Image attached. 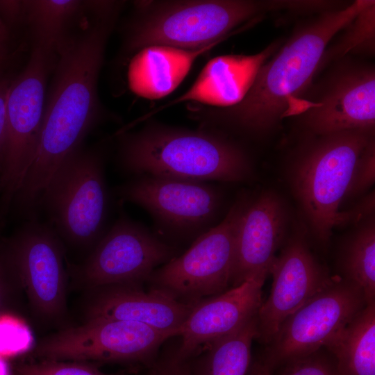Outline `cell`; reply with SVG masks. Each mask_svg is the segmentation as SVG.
I'll use <instances>...</instances> for the list:
<instances>
[{
    "instance_id": "9",
    "label": "cell",
    "mask_w": 375,
    "mask_h": 375,
    "mask_svg": "<svg viewBox=\"0 0 375 375\" xmlns=\"http://www.w3.org/2000/svg\"><path fill=\"white\" fill-rule=\"evenodd\" d=\"M171 338L167 333L141 323L91 319L43 339L35 347L34 354L48 360L139 364L147 367Z\"/></svg>"
},
{
    "instance_id": "17",
    "label": "cell",
    "mask_w": 375,
    "mask_h": 375,
    "mask_svg": "<svg viewBox=\"0 0 375 375\" xmlns=\"http://www.w3.org/2000/svg\"><path fill=\"white\" fill-rule=\"evenodd\" d=\"M265 281L251 278L197 303L180 327L177 349L192 357L203 346L235 331L257 315Z\"/></svg>"
},
{
    "instance_id": "13",
    "label": "cell",
    "mask_w": 375,
    "mask_h": 375,
    "mask_svg": "<svg viewBox=\"0 0 375 375\" xmlns=\"http://www.w3.org/2000/svg\"><path fill=\"white\" fill-rule=\"evenodd\" d=\"M17 280L36 312L45 319L62 316L66 307V271L62 240L46 222L25 220L5 237Z\"/></svg>"
},
{
    "instance_id": "7",
    "label": "cell",
    "mask_w": 375,
    "mask_h": 375,
    "mask_svg": "<svg viewBox=\"0 0 375 375\" xmlns=\"http://www.w3.org/2000/svg\"><path fill=\"white\" fill-rule=\"evenodd\" d=\"M249 199L238 198L218 224L197 237L184 253L155 269L147 281L190 305L227 290L232 283L238 227Z\"/></svg>"
},
{
    "instance_id": "8",
    "label": "cell",
    "mask_w": 375,
    "mask_h": 375,
    "mask_svg": "<svg viewBox=\"0 0 375 375\" xmlns=\"http://www.w3.org/2000/svg\"><path fill=\"white\" fill-rule=\"evenodd\" d=\"M52 58L34 45L21 74L11 82L6 101L7 142L0 181V226L32 165L40 143L47 74Z\"/></svg>"
},
{
    "instance_id": "19",
    "label": "cell",
    "mask_w": 375,
    "mask_h": 375,
    "mask_svg": "<svg viewBox=\"0 0 375 375\" xmlns=\"http://www.w3.org/2000/svg\"><path fill=\"white\" fill-rule=\"evenodd\" d=\"M217 44L194 50L165 45H151L138 50L128 65L129 88L147 99L167 96L182 83L197 58Z\"/></svg>"
},
{
    "instance_id": "23",
    "label": "cell",
    "mask_w": 375,
    "mask_h": 375,
    "mask_svg": "<svg viewBox=\"0 0 375 375\" xmlns=\"http://www.w3.org/2000/svg\"><path fill=\"white\" fill-rule=\"evenodd\" d=\"M24 19L31 27L34 45L53 58L69 38V26L87 9L88 1H23Z\"/></svg>"
},
{
    "instance_id": "2",
    "label": "cell",
    "mask_w": 375,
    "mask_h": 375,
    "mask_svg": "<svg viewBox=\"0 0 375 375\" xmlns=\"http://www.w3.org/2000/svg\"><path fill=\"white\" fill-rule=\"evenodd\" d=\"M374 3L356 0L323 12L295 31L272 59L255 70L239 102L221 108L192 105L189 108L192 118L206 129L223 126L253 136L270 132L310 85L333 37Z\"/></svg>"
},
{
    "instance_id": "27",
    "label": "cell",
    "mask_w": 375,
    "mask_h": 375,
    "mask_svg": "<svg viewBox=\"0 0 375 375\" xmlns=\"http://www.w3.org/2000/svg\"><path fill=\"white\" fill-rule=\"evenodd\" d=\"M17 375H106L97 368L83 362H64L42 359L21 363L16 367Z\"/></svg>"
},
{
    "instance_id": "28",
    "label": "cell",
    "mask_w": 375,
    "mask_h": 375,
    "mask_svg": "<svg viewBox=\"0 0 375 375\" xmlns=\"http://www.w3.org/2000/svg\"><path fill=\"white\" fill-rule=\"evenodd\" d=\"M322 349L287 362L281 375H339L333 356Z\"/></svg>"
},
{
    "instance_id": "4",
    "label": "cell",
    "mask_w": 375,
    "mask_h": 375,
    "mask_svg": "<svg viewBox=\"0 0 375 375\" xmlns=\"http://www.w3.org/2000/svg\"><path fill=\"white\" fill-rule=\"evenodd\" d=\"M312 137L293 156L288 176L312 235L326 245L333 228L345 225L340 207L374 132L355 130Z\"/></svg>"
},
{
    "instance_id": "29",
    "label": "cell",
    "mask_w": 375,
    "mask_h": 375,
    "mask_svg": "<svg viewBox=\"0 0 375 375\" xmlns=\"http://www.w3.org/2000/svg\"><path fill=\"white\" fill-rule=\"evenodd\" d=\"M190 358L182 356L177 345L164 349L143 375H191Z\"/></svg>"
},
{
    "instance_id": "10",
    "label": "cell",
    "mask_w": 375,
    "mask_h": 375,
    "mask_svg": "<svg viewBox=\"0 0 375 375\" xmlns=\"http://www.w3.org/2000/svg\"><path fill=\"white\" fill-rule=\"evenodd\" d=\"M367 305L362 291L340 276L290 315L261 357L272 369L324 348Z\"/></svg>"
},
{
    "instance_id": "26",
    "label": "cell",
    "mask_w": 375,
    "mask_h": 375,
    "mask_svg": "<svg viewBox=\"0 0 375 375\" xmlns=\"http://www.w3.org/2000/svg\"><path fill=\"white\" fill-rule=\"evenodd\" d=\"M33 344V334L24 322L10 315L0 316V357L23 353Z\"/></svg>"
},
{
    "instance_id": "31",
    "label": "cell",
    "mask_w": 375,
    "mask_h": 375,
    "mask_svg": "<svg viewBox=\"0 0 375 375\" xmlns=\"http://www.w3.org/2000/svg\"><path fill=\"white\" fill-rule=\"evenodd\" d=\"M11 82L0 75V181L1 178L7 142L6 101Z\"/></svg>"
},
{
    "instance_id": "5",
    "label": "cell",
    "mask_w": 375,
    "mask_h": 375,
    "mask_svg": "<svg viewBox=\"0 0 375 375\" xmlns=\"http://www.w3.org/2000/svg\"><path fill=\"white\" fill-rule=\"evenodd\" d=\"M140 17L131 26L126 47L151 45L194 50L221 42L240 24L265 10L273 1L248 0L140 1Z\"/></svg>"
},
{
    "instance_id": "30",
    "label": "cell",
    "mask_w": 375,
    "mask_h": 375,
    "mask_svg": "<svg viewBox=\"0 0 375 375\" xmlns=\"http://www.w3.org/2000/svg\"><path fill=\"white\" fill-rule=\"evenodd\" d=\"M374 179L375 142L373 139L362 152L358 162L345 199L357 196L365 192L374 183Z\"/></svg>"
},
{
    "instance_id": "16",
    "label": "cell",
    "mask_w": 375,
    "mask_h": 375,
    "mask_svg": "<svg viewBox=\"0 0 375 375\" xmlns=\"http://www.w3.org/2000/svg\"><path fill=\"white\" fill-rule=\"evenodd\" d=\"M287 223L285 204L276 194L262 192L249 199L238 227L231 288L251 278L265 281Z\"/></svg>"
},
{
    "instance_id": "24",
    "label": "cell",
    "mask_w": 375,
    "mask_h": 375,
    "mask_svg": "<svg viewBox=\"0 0 375 375\" xmlns=\"http://www.w3.org/2000/svg\"><path fill=\"white\" fill-rule=\"evenodd\" d=\"M338 266L342 278L357 285L367 304L375 303V224L371 215L357 224L341 247Z\"/></svg>"
},
{
    "instance_id": "6",
    "label": "cell",
    "mask_w": 375,
    "mask_h": 375,
    "mask_svg": "<svg viewBox=\"0 0 375 375\" xmlns=\"http://www.w3.org/2000/svg\"><path fill=\"white\" fill-rule=\"evenodd\" d=\"M105 159L99 149L81 147L56 171L39 202L46 222L62 242L77 248L91 251L106 233Z\"/></svg>"
},
{
    "instance_id": "18",
    "label": "cell",
    "mask_w": 375,
    "mask_h": 375,
    "mask_svg": "<svg viewBox=\"0 0 375 375\" xmlns=\"http://www.w3.org/2000/svg\"><path fill=\"white\" fill-rule=\"evenodd\" d=\"M142 284L124 283L98 288L87 308L88 319L133 322L176 334L195 305L183 303L167 292Z\"/></svg>"
},
{
    "instance_id": "32",
    "label": "cell",
    "mask_w": 375,
    "mask_h": 375,
    "mask_svg": "<svg viewBox=\"0 0 375 375\" xmlns=\"http://www.w3.org/2000/svg\"><path fill=\"white\" fill-rule=\"evenodd\" d=\"M0 15L9 28L10 26L24 19L23 1L0 0Z\"/></svg>"
},
{
    "instance_id": "36",
    "label": "cell",
    "mask_w": 375,
    "mask_h": 375,
    "mask_svg": "<svg viewBox=\"0 0 375 375\" xmlns=\"http://www.w3.org/2000/svg\"><path fill=\"white\" fill-rule=\"evenodd\" d=\"M3 64V62H0V71L1 69V67H2Z\"/></svg>"
},
{
    "instance_id": "21",
    "label": "cell",
    "mask_w": 375,
    "mask_h": 375,
    "mask_svg": "<svg viewBox=\"0 0 375 375\" xmlns=\"http://www.w3.org/2000/svg\"><path fill=\"white\" fill-rule=\"evenodd\" d=\"M324 348L339 375H375V303L367 304Z\"/></svg>"
},
{
    "instance_id": "3",
    "label": "cell",
    "mask_w": 375,
    "mask_h": 375,
    "mask_svg": "<svg viewBox=\"0 0 375 375\" xmlns=\"http://www.w3.org/2000/svg\"><path fill=\"white\" fill-rule=\"evenodd\" d=\"M118 162L135 176L200 182H244L253 170L243 148L212 130L154 124L120 135Z\"/></svg>"
},
{
    "instance_id": "22",
    "label": "cell",
    "mask_w": 375,
    "mask_h": 375,
    "mask_svg": "<svg viewBox=\"0 0 375 375\" xmlns=\"http://www.w3.org/2000/svg\"><path fill=\"white\" fill-rule=\"evenodd\" d=\"M257 315L231 333L203 346L190 358L191 375H247Z\"/></svg>"
},
{
    "instance_id": "20",
    "label": "cell",
    "mask_w": 375,
    "mask_h": 375,
    "mask_svg": "<svg viewBox=\"0 0 375 375\" xmlns=\"http://www.w3.org/2000/svg\"><path fill=\"white\" fill-rule=\"evenodd\" d=\"M255 70L247 58H215L203 67L185 92L151 111L144 118L185 102L221 108L233 106L239 102L246 93Z\"/></svg>"
},
{
    "instance_id": "11",
    "label": "cell",
    "mask_w": 375,
    "mask_h": 375,
    "mask_svg": "<svg viewBox=\"0 0 375 375\" xmlns=\"http://www.w3.org/2000/svg\"><path fill=\"white\" fill-rule=\"evenodd\" d=\"M176 248L140 223L121 214L85 260L74 267L90 287L142 284L158 267L176 256Z\"/></svg>"
},
{
    "instance_id": "12",
    "label": "cell",
    "mask_w": 375,
    "mask_h": 375,
    "mask_svg": "<svg viewBox=\"0 0 375 375\" xmlns=\"http://www.w3.org/2000/svg\"><path fill=\"white\" fill-rule=\"evenodd\" d=\"M116 194L147 210L164 234L180 238H197L212 228L222 203L220 192L206 182L151 176H134Z\"/></svg>"
},
{
    "instance_id": "1",
    "label": "cell",
    "mask_w": 375,
    "mask_h": 375,
    "mask_svg": "<svg viewBox=\"0 0 375 375\" xmlns=\"http://www.w3.org/2000/svg\"><path fill=\"white\" fill-rule=\"evenodd\" d=\"M119 8L116 2L90 1L81 32L69 36L57 55L38 151L14 199L24 212L38 209L52 176L96 125L99 76Z\"/></svg>"
},
{
    "instance_id": "34",
    "label": "cell",
    "mask_w": 375,
    "mask_h": 375,
    "mask_svg": "<svg viewBox=\"0 0 375 375\" xmlns=\"http://www.w3.org/2000/svg\"><path fill=\"white\" fill-rule=\"evenodd\" d=\"M271 372L272 369L260 358L251 360L247 375H272Z\"/></svg>"
},
{
    "instance_id": "33",
    "label": "cell",
    "mask_w": 375,
    "mask_h": 375,
    "mask_svg": "<svg viewBox=\"0 0 375 375\" xmlns=\"http://www.w3.org/2000/svg\"><path fill=\"white\" fill-rule=\"evenodd\" d=\"M9 40V28L0 15V62L3 63L8 58Z\"/></svg>"
},
{
    "instance_id": "14",
    "label": "cell",
    "mask_w": 375,
    "mask_h": 375,
    "mask_svg": "<svg viewBox=\"0 0 375 375\" xmlns=\"http://www.w3.org/2000/svg\"><path fill=\"white\" fill-rule=\"evenodd\" d=\"M269 274L273 278L270 293L257 312L256 339L265 345L290 315L333 278L311 252L301 231L290 237L276 256Z\"/></svg>"
},
{
    "instance_id": "25",
    "label": "cell",
    "mask_w": 375,
    "mask_h": 375,
    "mask_svg": "<svg viewBox=\"0 0 375 375\" xmlns=\"http://www.w3.org/2000/svg\"><path fill=\"white\" fill-rule=\"evenodd\" d=\"M344 35L322 64L332 59L341 58L349 53H374L375 39V3L364 8L344 29Z\"/></svg>"
},
{
    "instance_id": "35",
    "label": "cell",
    "mask_w": 375,
    "mask_h": 375,
    "mask_svg": "<svg viewBox=\"0 0 375 375\" xmlns=\"http://www.w3.org/2000/svg\"><path fill=\"white\" fill-rule=\"evenodd\" d=\"M0 375H9L8 365L0 357Z\"/></svg>"
},
{
    "instance_id": "15",
    "label": "cell",
    "mask_w": 375,
    "mask_h": 375,
    "mask_svg": "<svg viewBox=\"0 0 375 375\" xmlns=\"http://www.w3.org/2000/svg\"><path fill=\"white\" fill-rule=\"evenodd\" d=\"M312 135L347 131L374 132L375 69L366 64L338 69L325 83L316 101L300 114Z\"/></svg>"
}]
</instances>
